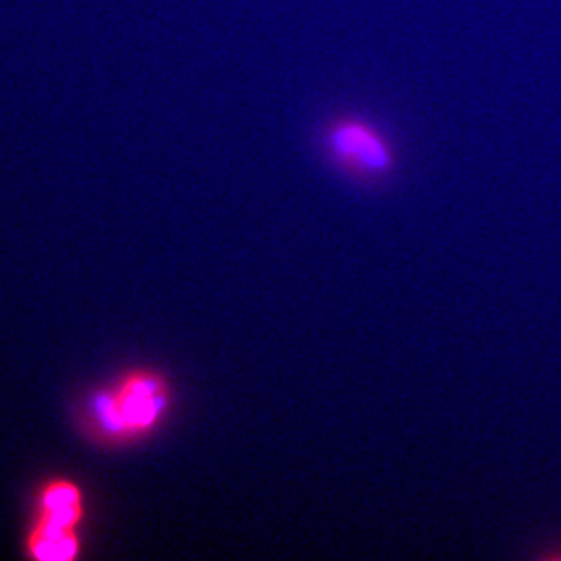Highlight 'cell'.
Returning a JSON list of instances; mask_svg holds the SVG:
<instances>
[{
	"instance_id": "6da1fadb",
	"label": "cell",
	"mask_w": 561,
	"mask_h": 561,
	"mask_svg": "<svg viewBox=\"0 0 561 561\" xmlns=\"http://www.w3.org/2000/svg\"><path fill=\"white\" fill-rule=\"evenodd\" d=\"M169 408V390L161 376L135 371L116 387L99 391L91 401L94 426L103 437L128 440L149 434Z\"/></svg>"
},
{
	"instance_id": "7a4b0ae2",
	"label": "cell",
	"mask_w": 561,
	"mask_h": 561,
	"mask_svg": "<svg viewBox=\"0 0 561 561\" xmlns=\"http://www.w3.org/2000/svg\"><path fill=\"white\" fill-rule=\"evenodd\" d=\"M87 513L84 494L77 482L51 479L39 489L36 515L25 551L41 561L76 560L81 551L79 527Z\"/></svg>"
},
{
	"instance_id": "3957f363",
	"label": "cell",
	"mask_w": 561,
	"mask_h": 561,
	"mask_svg": "<svg viewBox=\"0 0 561 561\" xmlns=\"http://www.w3.org/2000/svg\"><path fill=\"white\" fill-rule=\"evenodd\" d=\"M331 160L353 179L379 183L397 169V150L389 136L364 117L348 116L332 122L324 135Z\"/></svg>"
}]
</instances>
